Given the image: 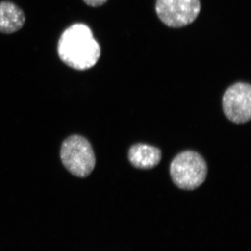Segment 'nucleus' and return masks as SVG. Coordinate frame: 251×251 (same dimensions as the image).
<instances>
[{"mask_svg":"<svg viewBox=\"0 0 251 251\" xmlns=\"http://www.w3.org/2000/svg\"><path fill=\"white\" fill-rule=\"evenodd\" d=\"M60 156L68 171L78 177L89 176L95 167L93 149L88 140L80 135H72L64 140Z\"/></svg>","mask_w":251,"mask_h":251,"instance_id":"3","label":"nucleus"},{"mask_svg":"<svg viewBox=\"0 0 251 251\" xmlns=\"http://www.w3.org/2000/svg\"><path fill=\"white\" fill-rule=\"evenodd\" d=\"M128 158L131 164L140 169H151L161 159L160 150L151 145L137 144L130 148Z\"/></svg>","mask_w":251,"mask_h":251,"instance_id":"7","label":"nucleus"},{"mask_svg":"<svg viewBox=\"0 0 251 251\" xmlns=\"http://www.w3.org/2000/svg\"><path fill=\"white\" fill-rule=\"evenodd\" d=\"M108 0H83L84 2L88 6L92 7H97V6H102L105 4Z\"/></svg>","mask_w":251,"mask_h":251,"instance_id":"8","label":"nucleus"},{"mask_svg":"<svg viewBox=\"0 0 251 251\" xmlns=\"http://www.w3.org/2000/svg\"><path fill=\"white\" fill-rule=\"evenodd\" d=\"M225 115L231 122L243 124L251 117V87L249 84L238 82L229 87L223 97Z\"/></svg>","mask_w":251,"mask_h":251,"instance_id":"5","label":"nucleus"},{"mask_svg":"<svg viewBox=\"0 0 251 251\" xmlns=\"http://www.w3.org/2000/svg\"><path fill=\"white\" fill-rule=\"evenodd\" d=\"M156 14L171 27H181L192 23L201 11L199 0H157Z\"/></svg>","mask_w":251,"mask_h":251,"instance_id":"4","label":"nucleus"},{"mask_svg":"<svg viewBox=\"0 0 251 251\" xmlns=\"http://www.w3.org/2000/svg\"><path fill=\"white\" fill-rule=\"evenodd\" d=\"M57 52L61 60L69 67L85 71L96 65L101 51L90 28L82 23H76L62 33Z\"/></svg>","mask_w":251,"mask_h":251,"instance_id":"1","label":"nucleus"},{"mask_svg":"<svg viewBox=\"0 0 251 251\" xmlns=\"http://www.w3.org/2000/svg\"><path fill=\"white\" fill-rule=\"evenodd\" d=\"M25 23V16L21 8L11 1L0 2V32L13 34L19 31Z\"/></svg>","mask_w":251,"mask_h":251,"instance_id":"6","label":"nucleus"},{"mask_svg":"<svg viewBox=\"0 0 251 251\" xmlns=\"http://www.w3.org/2000/svg\"><path fill=\"white\" fill-rule=\"evenodd\" d=\"M170 172L176 186L181 189L193 190L204 182L207 175V166L199 153L186 151L173 159Z\"/></svg>","mask_w":251,"mask_h":251,"instance_id":"2","label":"nucleus"}]
</instances>
